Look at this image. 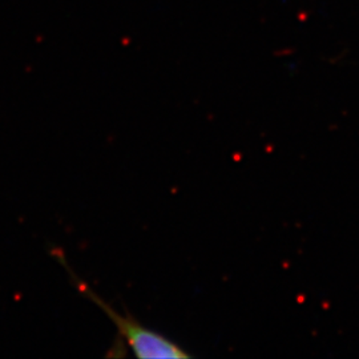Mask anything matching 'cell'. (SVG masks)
Here are the masks:
<instances>
[{
  "mask_svg": "<svg viewBox=\"0 0 359 359\" xmlns=\"http://www.w3.org/2000/svg\"><path fill=\"white\" fill-rule=\"evenodd\" d=\"M52 255L56 257L57 261L62 264V266L65 268L71 278V283L79 290V293L84 295L87 299H90L92 304H95L115 325L118 337L127 342L135 357L142 359L191 358L189 353H187L182 347L179 346L176 342H173L165 335L156 333L152 329L144 326L142 322H139V320L130 316L128 311L121 314L109 304H107L100 295L97 294L93 289H90L88 283H84L81 278H79L76 273H74V270L71 269V266L68 265L65 255L62 252L53 250Z\"/></svg>",
  "mask_w": 359,
  "mask_h": 359,
  "instance_id": "6da1fadb",
  "label": "cell"
}]
</instances>
